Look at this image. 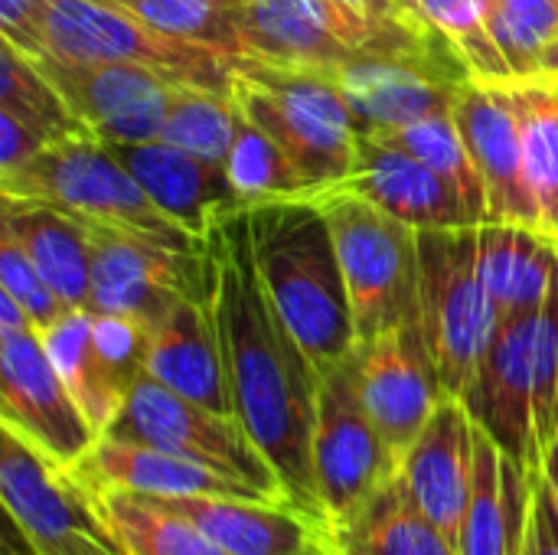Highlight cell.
I'll use <instances>...</instances> for the list:
<instances>
[{
	"label": "cell",
	"instance_id": "cell-1",
	"mask_svg": "<svg viewBox=\"0 0 558 555\" xmlns=\"http://www.w3.org/2000/svg\"><path fill=\"white\" fill-rule=\"evenodd\" d=\"M206 265L235 419L275 468L291 504L317 517L311 451L320 373L262 281L248 209H235L209 229Z\"/></svg>",
	"mask_w": 558,
	"mask_h": 555
},
{
	"label": "cell",
	"instance_id": "cell-2",
	"mask_svg": "<svg viewBox=\"0 0 558 555\" xmlns=\"http://www.w3.org/2000/svg\"><path fill=\"white\" fill-rule=\"evenodd\" d=\"M248 219L262 281L317 373L353 357L356 321L324 206L278 196L252 203Z\"/></svg>",
	"mask_w": 558,
	"mask_h": 555
},
{
	"label": "cell",
	"instance_id": "cell-3",
	"mask_svg": "<svg viewBox=\"0 0 558 555\" xmlns=\"http://www.w3.org/2000/svg\"><path fill=\"white\" fill-rule=\"evenodd\" d=\"M229 98L301 170L311 193L350 177L363 131L333 72L235 59Z\"/></svg>",
	"mask_w": 558,
	"mask_h": 555
},
{
	"label": "cell",
	"instance_id": "cell-4",
	"mask_svg": "<svg viewBox=\"0 0 558 555\" xmlns=\"http://www.w3.org/2000/svg\"><path fill=\"white\" fill-rule=\"evenodd\" d=\"M0 193L56 203L82 222L111 226L160 242L173 252H206V242L173 222L147 196V190L121 164V157L88 134L46 144L20 170L0 177Z\"/></svg>",
	"mask_w": 558,
	"mask_h": 555
},
{
	"label": "cell",
	"instance_id": "cell-5",
	"mask_svg": "<svg viewBox=\"0 0 558 555\" xmlns=\"http://www.w3.org/2000/svg\"><path fill=\"white\" fill-rule=\"evenodd\" d=\"M497 321L481 278L477 226L418 229V324L445 396L471 399Z\"/></svg>",
	"mask_w": 558,
	"mask_h": 555
},
{
	"label": "cell",
	"instance_id": "cell-6",
	"mask_svg": "<svg viewBox=\"0 0 558 555\" xmlns=\"http://www.w3.org/2000/svg\"><path fill=\"white\" fill-rule=\"evenodd\" d=\"M311 200L324 206L333 229L356 340L369 343L418 317V229L340 186L311 193Z\"/></svg>",
	"mask_w": 558,
	"mask_h": 555
},
{
	"label": "cell",
	"instance_id": "cell-7",
	"mask_svg": "<svg viewBox=\"0 0 558 555\" xmlns=\"http://www.w3.org/2000/svg\"><path fill=\"white\" fill-rule=\"evenodd\" d=\"M0 500L33 555H128L98 494L3 425Z\"/></svg>",
	"mask_w": 558,
	"mask_h": 555
},
{
	"label": "cell",
	"instance_id": "cell-8",
	"mask_svg": "<svg viewBox=\"0 0 558 555\" xmlns=\"http://www.w3.org/2000/svg\"><path fill=\"white\" fill-rule=\"evenodd\" d=\"M105 435L196 461L203 468H213L226 478H235V481L262 491L271 500L291 504L275 468L255 448V442L248 438V432L242 429V422L235 415L213 412V409L167 389L163 383H157L147 373H141L134 379L118 419L108 425Z\"/></svg>",
	"mask_w": 558,
	"mask_h": 555
},
{
	"label": "cell",
	"instance_id": "cell-9",
	"mask_svg": "<svg viewBox=\"0 0 558 555\" xmlns=\"http://www.w3.org/2000/svg\"><path fill=\"white\" fill-rule=\"evenodd\" d=\"M46 52L78 62H131L163 72L183 85L209 88L219 95L232 92L235 59L157 33L128 10L108 0H46Z\"/></svg>",
	"mask_w": 558,
	"mask_h": 555
},
{
	"label": "cell",
	"instance_id": "cell-10",
	"mask_svg": "<svg viewBox=\"0 0 558 555\" xmlns=\"http://www.w3.org/2000/svg\"><path fill=\"white\" fill-rule=\"evenodd\" d=\"M311 461L320 523H337L356 514L399 474L396 451L363 406L356 353L320 373Z\"/></svg>",
	"mask_w": 558,
	"mask_h": 555
},
{
	"label": "cell",
	"instance_id": "cell-11",
	"mask_svg": "<svg viewBox=\"0 0 558 555\" xmlns=\"http://www.w3.org/2000/svg\"><path fill=\"white\" fill-rule=\"evenodd\" d=\"M85 229L92 245V288L85 311L131 317L150 330L183 294L209 304L206 252H173L160 242L95 222H85Z\"/></svg>",
	"mask_w": 558,
	"mask_h": 555
},
{
	"label": "cell",
	"instance_id": "cell-12",
	"mask_svg": "<svg viewBox=\"0 0 558 555\" xmlns=\"http://www.w3.org/2000/svg\"><path fill=\"white\" fill-rule=\"evenodd\" d=\"M474 79L451 43L422 49H363L337 72L360 131L454 114L461 85Z\"/></svg>",
	"mask_w": 558,
	"mask_h": 555
},
{
	"label": "cell",
	"instance_id": "cell-13",
	"mask_svg": "<svg viewBox=\"0 0 558 555\" xmlns=\"http://www.w3.org/2000/svg\"><path fill=\"white\" fill-rule=\"evenodd\" d=\"M0 425L59 468H75L98 442L33 327L0 330Z\"/></svg>",
	"mask_w": 558,
	"mask_h": 555
},
{
	"label": "cell",
	"instance_id": "cell-14",
	"mask_svg": "<svg viewBox=\"0 0 558 555\" xmlns=\"http://www.w3.org/2000/svg\"><path fill=\"white\" fill-rule=\"evenodd\" d=\"M72 399L98 435L118 419L134 379L144 373L147 327L114 314L72 311L39 334Z\"/></svg>",
	"mask_w": 558,
	"mask_h": 555
},
{
	"label": "cell",
	"instance_id": "cell-15",
	"mask_svg": "<svg viewBox=\"0 0 558 555\" xmlns=\"http://www.w3.org/2000/svg\"><path fill=\"white\" fill-rule=\"evenodd\" d=\"M62 92L75 118L101 144L157 141L177 79L131 62H78L62 56L33 59Z\"/></svg>",
	"mask_w": 558,
	"mask_h": 555
},
{
	"label": "cell",
	"instance_id": "cell-16",
	"mask_svg": "<svg viewBox=\"0 0 558 555\" xmlns=\"http://www.w3.org/2000/svg\"><path fill=\"white\" fill-rule=\"evenodd\" d=\"M539 304L543 301L500 314L474 393L464 402L474 422L500 445V451L530 474H539L543 464L533 412V353Z\"/></svg>",
	"mask_w": 558,
	"mask_h": 555
},
{
	"label": "cell",
	"instance_id": "cell-17",
	"mask_svg": "<svg viewBox=\"0 0 558 555\" xmlns=\"http://www.w3.org/2000/svg\"><path fill=\"white\" fill-rule=\"evenodd\" d=\"M356 379L366 412L402 461L445 399L418 317L386 330L369 343H360Z\"/></svg>",
	"mask_w": 558,
	"mask_h": 555
},
{
	"label": "cell",
	"instance_id": "cell-18",
	"mask_svg": "<svg viewBox=\"0 0 558 555\" xmlns=\"http://www.w3.org/2000/svg\"><path fill=\"white\" fill-rule=\"evenodd\" d=\"M458 131L487 186L490 219L539 226V206L526 177L520 114L510 82L468 79L454 101Z\"/></svg>",
	"mask_w": 558,
	"mask_h": 555
},
{
	"label": "cell",
	"instance_id": "cell-19",
	"mask_svg": "<svg viewBox=\"0 0 558 555\" xmlns=\"http://www.w3.org/2000/svg\"><path fill=\"white\" fill-rule=\"evenodd\" d=\"M477 422L461 399L445 396L422 435L399 461V478L415 507L458 546L474 487Z\"/></svg>",
	"mask_w": 558,
	"mask_h": 555
},
{
	"label": "cell",
	"instance_id": "cell-20",
	"mask_svg": "<svg viewBox=\"0 0 558 555\" xmlns=\"http://www.w3.org/2000/svg\"><path fill=\"white\" fill-rule=\"evenodd\" d=\"M121 164L137 177L147 196L186 232L206 242L209 229L235 213L248 209V200L235 186L222 160L193 154L170 141H141V144H108Z\"/></svg>",
	"mask_w": 558,
	"mask_h": 555
},
{
	"label": "cell",
	"instance_id": "cell-21",
	"mask_svg": "<svg viewBox=\"0 0 558 555\" xmlns=\"http://www.w3.org/2000/svg\"><path fill=\"white\" fill-rule=\"evenodd\" d=\"M340 190L360 193L369 203L383 206L396 219L432 229V226H477L458 186L428 167L425 160L412 157L409 150L379 141L376 134L363 131L356 144V164ZM330 190V186H327Z\"/></svg>",
	"mask_w": 558,
	"mask_h": 555
},
{
	"label": "cell",
	"instance_id": "cell-22",
	"mask_svg": "<svg viewBox=\"0 0 558 555\" xmlns=\"http://www.w3.org/2000/svg\"><path fill=\"white\" fill-rule=\"evenodd\" d=\"M229 555H317L324 523L298 504L258 497H154Z\"/></svg>",
	"mask_w": 558,
	"mask_h": 555
},
{
	"label": "cell",
	"instance_id": "cell-23",
	"mask_svg": "<svg viewBox=\"0 0 558 555\" xmlns=\"http://www.w3.org/2000/svg\"><path fill=\"white\" fill-rule=\"evenodd\" d=\"M144 373L213 412L235 415L219 330L206 301L183 294L147 330Z\"/></svg>",
	"mask_w": 558,
	"mask_h": 555
},
{
	"label": "cell",
	"instance_id": "cell-24",
	"mask_svg": "<svg viewBox=\"0 0 558 555\" xmlns=\"http://www.w3.org/2000/svg\"><path fill=\"white\" fill-rule=\"evenodd\" d=\"M88 491H128L144 497H258L271 500L262 491L226 478L196 461L167 455L160 448H147L137 442H121L111 435H98L88 455L69 468Z\"/></svg>",
	"mask_w": 558,
	"mask_h": 555
},
{
	"label": "cell",
	"instance_id": "cell-25",
	"mask_svg": "<svg viewBox=\"0 0 558 555\" xmlns=\"http://www.w3.org/2000/svg\"><path fill=\"white\" fill-rule=\"evenodd\" d=\"M533 514V474L477 425L474 487L458 533V555H520Z\"/></svg>",
	"mask_w": 558,
	"mask_h": 555
},
{
	"label": "cell",
	"instance_id": "cell-26",
	"mask_svg": "<svg viewBox=\"0 0 558 555\" xmlns=\"http://www.w3.org/2000/svg\"><path fill=\"white\" fill-rule=\"evenodd\" d=\"M239 59L340 72L363 49L330 33L307 0H232Z\"/></svg>",
	"mask_w": 558,
	"mask_h": 555
},
{
	"label": "cell",
	"instance_id": "cell-27",
	"mask_svg": "<svg viewBox=\"0 0 558 555\" xmlns=\"http://www.w3.org/2000/svg\"><path fill=\"white\" fill-rule=\"evenodd\" d=\"M3 232H10L46 285L72 307H88V288H92V245L88 229L78 216L69 209L33 200V196H7L3 193Z\"/></svg>",
	"mask_w": 558,
	"mask_h": 555
},
{
	"label": "cell",
	"instance_id": "cell-28",
	"mask_svg": "<svg viewBox=\"0 0 558 555\" xmlns=\"http://www.w3.org/2000/svg\"><path fill=\"white\" fill-rule=\"evenodd\" d=\"M327 555H458V546L415 507L396 474L356 514L324 523Z\"/></svg>",
	"mask_w": 558,
	"mask_h": 555
},
{
	"label": "cell",
	"instance_id": "cell-29",
	"mask_svg": "<svg viewBox=\"0 0 558 555\" xmlns=\"http://www.w3.org/2000/svg\"><path fill=\"white\" fill-rule=\"evenodd\" d=\"M481 278L497 311H513L546 298L558 272V239L526 222H481L477 226Z\"/></svg>",
	"mask_w": 558,
	"mask_h": 555
},
{
	"label": "cell",
	"instance_id": "cell-30",
	"mask_svg": "<svg viewBox=\"0 0 558 555\" xmlns=\"http://www.w3.org/2000/svg\"><path fill=\"white\" fill-rule=\"evenodd\" d=\"M526 177L539 206V226L558 239V75H533L510 82Z\"/></svg>",
	"mask_w": 558,
	"mask_h": 555
},
{
	"label": "cell",
	"instance_id": "cell-31",
	"mask_svg": "<svg viewBox=\"0 0 558 555\" xmlns=\"http://www.w3.org/2000/svg\"><path fill=\"white\" fill-rule=\"evenodd\" d=\"M98 504L128 555H229L203 530L154 497L101 491Z\"/></svg>",
	"mask_w": 558,
	"mask_h": 555
},
{
	"label": "cell",
	"instance_id": "cell-32",
	"mask_svg": "<svg viewBox=\"0 0 558 555\" xmlns=\"http://www.w3.org/2000/svg\"><path fill=\"white\" fill-rule=\"evenodd\" d=\"M386 144H396L402 150H409L412 157L425 160L428 167H435L438 173H445L458 193L464 196L474 222H490V203H487V186L474 167V157L458 131L454 114L448 118H428V121H415V124H399V128H376L369 131Z\"/></svg>",
	"mask_w": 558,
	"mask_h": 555
},
{
	"label": "cell",
	"instance_id": "cell-33",
	"mask_svg": "<svg viewBox=\"0 0 558 555\" xmlns=\"http://www.w3.org/2000/svg\"><path fill=\"white\" fill-rule=\"evenodd\" d=\"M0 108L23 118L49 144L88 134V128L75 118V111L69 108L62 92L43 75V69L7 39L0 49Z\"/></svg>",
	"mask_w": 558,
	"mask_h": 555
},
{
	"label": "cell",
	"instance_id": "cell-34",
	"mask_svg": "<svg viewBox=\"0 0 558 555\" xmlns=\"http://www.w3.org/2000/svg\"><path fill=\"white\" fill-rule=\"evenodd\" d=\"M239 128H242V111L229 95L177 82L170 92L160 141H170L177 147L226 164L235 147Z\"/></svg>",
	"mask_w": 558,
	"mask_h": 555
},
{
	"label": "cell",
	"instance_id": "cell-35",
	"mask_svg": "<svg viewBox=\"0 0 558 555\" xmlns=\"http://www.w3.org/2000/svg\"><path fill=\"white\" fill-rule=\"evenodd\" d=\"M418 13L454 46L474 79L513 82V69L490 29V0H412Z\"/></svg>",
	"mask_w": 558,
	"mask_h": 555
},
{
	"label": "cell",
	"instance_id": "cell-36",
	"mask_svg": "<svg viewBox=\"0 0 558 555\" xmlns=\"http://www.w3.org/2000/svg\"><path fill=\"white\" fill-rule=\"evenodd\" d=\"M154 26L157 33L213 46L239 59V36L232 20V0H108Z\"/></svg>",
	"mask_w": 558,
	"mask_h": 555
},
{
	"label": "cell",
	"instance_id": "cell-37",
	"mask_svg": "<svg viewBox=\"0 0 558 555\" xmlns=\"http://www.w3.org/2000/svg\"><path fill=\"white\" fill-rule=\"evenodd\" d=\"M490 29L513 75L533 79L558 36V0H490Z\"/></svg>",
	"mask_w": 558,
	"mask_h": 555
},
{
	"label": "cell",
	"instance_id": "cell-38",
	"mask_svg": "<svg viewBox=\"0 0 558 555\" xmlns=\"http://www.w3.org/2000/svg\"><path fill=\"white\" fill-rule=\"evenodd\" d=\"M235 186L242 190V196L252 203L262 200H278V196H307L311 183L301 177V170L258 131L242 118L235 147L226 160Z\"/></svg>",
	"mask_w": 558,
	"mask_h": 555
},
{
	"label": "cell",
	"instance_id": "cell-39",
	"mask_svg": "<svg viewBox=\"0 0 558 555\" xmlns=\"http://www.w3.org/2000/svg\"><path fill=\"white\" fill-rule=\"evenodd\" d=\"M0 288H7L23 304V311L29 314V324L39 334L52 330L62 317L72 314V307L46 285V278L26 255V249L10 232L0 236Z\"/></svg>",
	"mask_w": 558,
	"mask_h": 555
},
{
	"label": "cell",
	"instance_id": "cell-40",
	"mask_svg": "<svg viewBox=\"0 0 558 555\" xmlns=\"http://www.w3.org/2000/svg\"><path fill=\"white\" fill-rule=\"evenodd\" d=\"M46 0H0V33L23 56H46Z\"/></svg>",
	"mask_w": 558,
	"mask_h": 555
},
{
	"label": "cell",
	"instance_id": "cell-41",
	"mask_svg": "<svg viewBox=\"0 0 558 555\" xmlns=\"http://www.w3.org/2000/svg\"><path fill=\"white\" fill-rule=\"evenodd\" d=\"M520 555H558V510L543 474H533V514Z\"/></svg>",
	"mask_w": 558,
	"mask_h": 555
},
{
	"label": "cell",
	"instance_id": "cell-42",
	"mask_svg": "<svg viewBox=\"0 0 558 555\" xmlns=\"http://www.w3.org/2000/svg\"><path fill=\"white\" fill-rule=\"evenodd\" d=\"M49 141L29 128L23 118H16L13 111L0 108V177L20 170L26 160H33Z\"/></svg>",
	"mask_w": 558,
	"mask_h": 555
},
{
	"label": "cell",
	"instance_id": "cell-43",
	"mask_svg": "<svg viewBox=\"0 0 558 555\" xmlns=\"http://www.w3.org/2000/svg\"><path fill=\"white\" fill-rule=\"evenodd\" d=\"M356 13H363L366 20L379 23V26H415V29H435L412 0H337Z\"/></svg>",
	"mask_w": 558,
	"mask_h": 555
},
{
	"label": "cell",
	"instance_id": "cell-44",
	"mask_svg": "<svg viewBox=\"0 0 558 555\" xmlns=\"http://www.w3.org/2000/svg\"><path fill=\"white\" fill-rule=\"evenodd\" d=\"M26 327H33L29 314L23 311V304L7 288H0V330H26Z\"/></svg>",
	"mask_w": 558,
	"mask_h": 555
},
{
	"label": "cell",
	"instance_id": "cell-45",
	"mask_svg": "<svg viewBox=\"0 0 558 555\" xmlns=\"http://www.w3.org/2000/svg\"><path fill=\"white\" fill-rule=\"evenodd\" d=\"M539 474H543V481L549 484V494H553V500H556V510H558V438L549 445V448H546Z\"/></svg>",
	"mask_w": 558,
	"mask_h": 555
},
{
	"label": "cell",
	"instance_id": "cell-46",
	"mask_svg": "<svg viewBox=\"0 0 558 555\" xmlns=\"http://www.w3.org/2000/svg\"><path fill=\"white\" fill-rule=\"evenodd\" d=\"M539 75H558V36L556 43L546 49V56H543V72Z\"/></svg>",
	"mask_w": 558,
	"mask_h": 555
},
{
	"label": "cell",
	"instance_id": "cell-47",
	"mask_svg": "<svg viewBox=\"0 0 558 555\" xmlns=\"http://www.w3.org/2000/svg\"><path fill=\"white\" fill-rule=\"evenodd\" d=\"M7 523H10V520H7ZM7 550H13V553H20V555H33L29 553V546L23 543V536L16 533V527H13V523H10V540H7Z\"/></svg>",
	"mask_w": 558,
	"mask_h": 555
},
{
	"label": "cell",
	"instance_id": "cell-48",
	"mask_svg": "<svg viewBox=\"0 0 558 555\" xmlns=\"http://www.w3.org/2000/svg\"><path fill=\"white\" fill-rule=\"evenodd\" d=\"M3 555H20V553H13V550H3Z\"/></svg>",
	"mask_w": 558,
	"mask_h": 555
},
{
	"label": "cell",
	"instance_id": "cell-49",
	"mask_svg": "<svg viewBox=\"0 0 558 555\" xmlns=\"http://www.w3.org/2000/svg\"><path fill=\"white\" fill-rule=\"evenodd\" d=\"M317 555H327V553H324V550H320V553H317Z\"/></svg>",
	"mask_w": 558,
	"mask_h": 555
}]
</instances>
